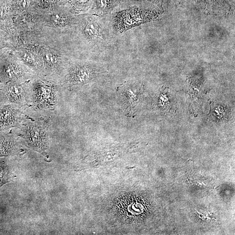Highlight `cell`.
<instances>
[{
	"instance_id": "1",
	"label": "cell",
	"mask_w": 235,
	"mask_h": 235,
	"mask_svg": "<svg viewBox=\"0 0 235 235\" xmlns=\"http://www.w3.org/2000/svg\"><path fill=\"white\" fill-rule=\"evenodd\" d=\"M71 37L78 49L100 53L114 45L116 35L113 31L110 16H99L88 12L78 14Z\"/></svg>"
},
{
	"instance_id": "2",
	"label": "cell",
	"mask_w": 235,
	"mask_h": 235,
	"mask_svg": "<svg viewBox=\"0 0 235 235\" xmlns=\"http://www.w3.org/2000/svg\"><path fill=\"white\" fill-rule=\"evenodd\" d=\"M105 72L95 63L73 59L67 66L60 81L63 85L69 87L83 86Z\"/></svg>"
},
{
	"instance_id": "3",
	"label": "cell",
	"mask_w": 235,
	"mask_h": 235,
	"mask_svg": "<svg viewBox=\"0 0 235 235\" xmlns=\"http://www.w3.org/2000/svg\"><path fill=\"white\" fill-rule=\"evenodd\" d=\"M57 82L37 76L29 82L30 98L37 109H51L58 100Z\"/></svg>"
},
{
	"instance_id": "4",
	"label": "cell",
	"mask_w": 235,
	"mask_h": 235,
	"mask_svg": "<svg viewBox=\"0 0 235 235\" xmlns=\"http://www.w3.org/2000/svg\"><path fill=\"white\" fill-rule=\"evenodd\" d=\"M37 76L19 59L14 49L0 59V84L10 82L27 83Z\"/></svg>"
},
{
	"instance_id": "5",
	"label": "cell",
	"mask_w": 235,
	"mask_h": 235,
	"mask_svg": "<svg viewBox=\"0 0 235 235\" xmlns=\"http://www.w3.org/2000/svg\"><path fill=\"white\" fill-rule=\"evenodd\" d=\"M36 17L38 28H47L63 35L71 33L78 22V15L70 9L56 10L46 14H36Z\"/></svg>"
},
{
	"instance_id": "6",
	"label": "cell",
	"mask_w": 235,
	"mask_h": 235,
	"mask_svg": "<svg viewBox=\"0 0 235 235\" xmlns=\"http://www.w3.org/2000/svg\"><path fill=\"white\" fill-rule=\"evenodd\" d=\"M152 14L136 7L117 9L110 15L111 24L116 35H120L141 23L151 19Z\"/></svg>"
},
{
	"instance_id": "7",
	"label": "cell",
	"mask_w": 235,
	"mask_h": 235,
	"mask_svg": "<svg viewBox=\"0 0 235 235\" xmlns=\"http://www.w3.org/2000/svg\"><path fill=\"white\" fill-rule=\"evenodd\" d=\"M29 82L0 84V105H26L30 98Z\"/></svg>"
},
{
	"instance_id": "8",
	"label": "cell",
	"mask_w": 235,
	"mask_h": 235,
	"mask_svg": "<svg viewBox=\"0 0 235 235\" xmlns=\"http://www.w3.org/2000/svg\"><path fill=\"white\" fill-rule=\"evenodd\" d=\"M23 135L26 143L33 150L45 152L48 146L47 127L43 123H28L23 128Z\"/></svg>"
},
{
	"instance_id": "9",
	"label": "cell",
	"mask_w": 235,
	"mask_h": 235,
	"mask_svg": "<svg viewBox=\"0 0 235 235\" xmlns=\"http://www.w3.org/2000/svg\"><path fill=\"white\" fill-rule=\"evenodd\" d=\"M22 120V111L14 104L0 105V131L18 127Z\"/></svg>"
},
{
	"instance_id": "10",
	"label": "cell",
	"mask_w": 235,
	"mask_h": 235,
	"mask_svg": "<svg viewBox=\"0 0 235 235\" xmlns=\"http://www.w3.org/2000/svg\"><path fill=\"white\" fill-rule=\"evenodd\" d=\"M140 85L137 83L125 82L120 86L118 92L121 103L127 114L132 113L138 101Z\"/></svg>"
},
{
	"instance_id": "11",
	"label": "cell",
	"mask_w": 235,
	"mask_h": 235,
	"mask_svg": "<svg viewBox=\"0 0 235 235\" xmlns=\"http://www.w3.org/2000/svg\"><path fill=\"white\" fill-rule=\"evenodd\" d=\"M121 2V0H94L88 12L99 16H108L120 8Z\"/></svg>"
},
{
	"instance_id": "12",
	"label": "cell",
	"mask_w": 235,
	"mask_h": 235,
	"mask_svg": "<svg viewBox=\"0 0 235 235\" xmlns=\"http://www.w3.org/2000/svg\"><path fill=\"white\" fill-rule=\"evenodd\" d=\"M16 55L24 65L39 76H41V67L36 57L33 53L22 47H17L14 49Z\"/></svg>"
},
{
	"instance_id": "13",
	"label": "cell",
	"mask_w": 235,
	"mask_h": 235,
	"mask_svg": "<svg viewBox=\"0 0 235 235\" xmlns=\"http://www.w3.org/2000/svg\"><path fill=\"white\" fill-rule=\"evenodd\" d=\"M17 148L16 141L12 134L8 132L0 134V157L15 154Z\"/></svg>"
},
{
	"instance_id": "14",
	"label": "cell",
	"mask_w": 235,
	"mask_h": 235,
	"mask_svg": "<svg viewBox=\"0 0 235 235\" xmlns=\"http://www.w3.org/2000/svg\"><path fill=\"white\" fill-rule=\"evenodd\" d=\"M94 0H71L70 10L76 15L86 13L89 11Z\"/></svg>"
},
{
	"instance_id": "15",
	"label": "cell",
	"mask_w": 235,
	"mask_h": 235,
	"mask_svg": "<svg viewBox=\"0 0 235 235\" xmlns=\"http://www.w3.org/2000/svg\"><path fill=\"white\" fill-rule=\"evenodd\" d=\"M158 0H121L120 9H123L137 6H146V5H154Z\"/></svg>"
},
{
	"instance_id": "16",
	"label": "cell",
	"mask_w": 235,
	"mask_h": 235,
	"mask_svg": "<svg viewBox=\"0 0 235 235\" xmlns=\"http://www.w3.org/2000/svg\"><path fill=\"white\" fill-rule=\"evenodd\" d=\"M9 171L6 164L0 162V187L8 182Z\"/></svg>"
},
{
	"instance_id": "17",
	"label": "cell",
	"mask_w": 235,
	"mask_h": 235,
	"mask_svg": "<svg viewBox=\"0 0 235 235\" xmlns=\"http://www.w3.org/2000/svg\"><path fill=\"white\" fill-rule=\"evenodd\" d=\"M42 1H43V5L46 7L52 6L54 4H55L56 3L59 2V0H42Z\"/></svg>"
},
{
	"instance_id": "18",
	"label": "cell",
	"mask_w": 235,
	"mask_h": 235,
	"mask_svg": "<svg viewBox=\"0 0 235 235\" xmlns=\"http://www.w3.org/2000/svg\"></svg>"
}]
</instances>
